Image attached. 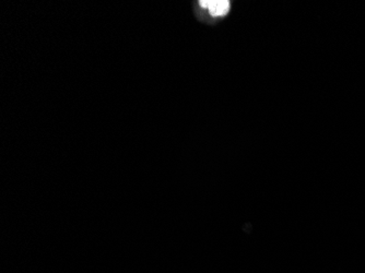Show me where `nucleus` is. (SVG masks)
<instances>
[{
	"mask_svg": "<svg viewBox=\"0 0 365 273\" xmlns=\"http://www.w3.org/2000/svg\"><path fill=\"white\" fill-rule=\"evenodd\" d=\"M200 6L207 9L212 16L225 15L230 10V2L225 0H208V1H200Z\"/></svg>",
	"mask_w": 365,
	"mask_h": 273,
	"instance_id": "nucleus-1",
	"label": "nucleus"
}]
</instances>
